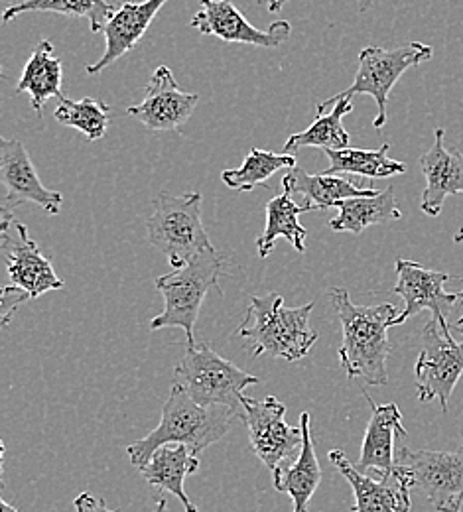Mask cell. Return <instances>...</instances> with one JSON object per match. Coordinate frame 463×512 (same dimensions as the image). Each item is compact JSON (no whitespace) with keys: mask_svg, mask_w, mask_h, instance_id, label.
Listing matches in <instances>:
<instances>
[{"mask_svg":"<svg viewBox=\"0 0 463 512\" xmlns=\"http://www.w3.org/2000/svg\"><path fill=\"white\" fill-rule=\"evenodd\" d=\"M223 258L215 249H207L182 268L156 278V288L164 296V312L150 321V329L180 327L186 331L188 345H194V329L203 300L211 288L219 290Z\"/></svg>","mask_w":463,"mask_h":512,"instance_id":"4","label":"cell"},{"mask_svg":"<svg viewBox=\"0 0 463 512\" xmlns=\"http://www.w3.org/2000/svg\"><path fill=\"white\" fill-rule=\"evenodd\" d=\"M154 512H166V499L160 495V499H156V509Z\"/></svg>","mask_w":463,"mask_h":512,"instance_id":"35","label":"cell"},{"mask_svg":"<svg viewBox=\"0 0 463 512\" xmlns=\"http://www.w3.org/2000/svg\"><path fill=\"white\" fill-rule=\"evenodd\" d=\"M243 408L251 448L270 471L298 455L302 448V428H292L286 422V406L278 398L266 396L265 400H255L245 394Z\"/></svg>","mask_w":463,"mask_h":512,"instance_id":"12","label":"cell"},{"mask_svg":"<svg viewBox=\"0 0 463 512\" xmlns=\"http://www.w3.org/2000/svg\"><path fill=\"white\" fill-rule=\"evenodd\" d=\"M168 0H142L134 2L127 0L119 6V10L113 14V18L103 28L105 34V54L99 62L87 65V73L95 75L105 71L107 67L127 56L134 46L144 38L148 32L152 20L158 16L162 6Z\"/></svg>","mask_w":463,"mask_h":512,"instance_id":"19","label":"cell"},{"mask_svg":"<svg viewBox=\"0 0 463 512\" xmlns=\"http://www.w3.org/2000/svg\"><path fill=\"white\" fill-rule=\"evenodd\" d=\"M454 512H462V511H454Z\"/></svg>","mask_w":463,"mask_h":512,"instance_id":"39","label":"cell"},{"mask_svg":"<svg viewBox=\"0 0 463 512\" xmlns=\"http://www.w3.org/2000/svg\"><path fill=\"white\" fill-rule=\"evenodd\" d=\"M363 396L371 406V420L365 430L357 469L365 475H387L397 467L395 440L397 436L406 438L408 432L402 426V414L395 402L377 404L367 392Z\"/></svg>","mask_w":463,"mask_h":512,"instance_id":"17","label":"cell"},{"mask_svg":"<svg viewBox=\"0 0 463 512\" xmlns=\"http://www.w3.org/2000/svg\"><path fill=\"white\" fill-rule=\"evenodd\" d=\"M462 294V302H463V292H460ZM454 329H458V331H462L463 333V316L458 320V323H454Z\"/></svg>","mask_w":463,"mask_h":512,"instance_id":"38","label":"cell"},{"mask_svg":"<svg viewBox=\"0 0 463 512\" xmlns=\"http://www.w3.org/2000/svg\"><path fill=\"white\" fill-rule=\"evenodd\" d=\"M284 2H286V0H268V10H270V12H278Z\"/></svg>","mask_w":463,"mask_h":512,"instance_id":"33","label":"cell"},{"mask_svg":"<svg viewBox=\"0 0 463 512\" xmlns=\"http://www.w3.org/2000/svg\"><path fill=\"white\" fill-rule=\"evenodd\" d=\"M121 4L119 0H22L16 6L4 8L2 22L8 24L24 12H56L69 18H87L95 34L103 32Z\"/></svg>","mask_w":463,"mask_h":512,"instance_id":"27","label":"cell"},{"mask_svg":"<svg viewBox=\"0 0 463 512\" xmlns=\"http://www.w3.org/2000/svg\"><path fill=\"white\" fill-rule=\"evenodd\" d=\"M0 215L2 253L12 284L26 290L32 300L46 292L62 290L64 280L56 274L50 258L42 253L38 243L32 241L26 225L16 221L8 209H2Z\"/></svg>","mask_w":463,"mask_h":512,"instance_id":"10","label":"cell"},{"mask_svg":"<svg viewBox=\"0 0 463 512\" xmlns=\"http://www.w3.org/2000/svg\"><path fill=\"white\" fill-rule=\"evenodd\" d=\"M357 2H359V6H361V8H359L361 12H367V10L375 4V0H357Z\"/></svg>","mask_w":463,"mask_h":512,"instance_id":"34","label":"cell"},{"mask_svg":"<svg viewBox=\"0 0 463 512\" xmlns=\"http://www.w3.org/2000/svg\"><path fill=\"white\" fill-rule=\"evenodd\" d=\"M198 469V455L192 449L182 444H166L156 449L150 461L138 471L152 487L160 491V495L172 493L176 499H180L186 512H198V507L184 491L186 479Z\"/></svg>","mask_w":463,"mask_h":512,"instance_id":"22","label":"cell"},{"mask_svg":"<svg viewBox=\"0 0 463 512\" xmlns=\"http://www.w3.org/2000/svg\"><path fill=\"white\" fill-rule=\"evenodd\" d=\"M199 95L184 93L168 65H160L146 87V97L127 109V115L154 132H174L184 127L196 107Z\"/></svg>","mask_w":463,"mask_h":512,"instance_id":"13","label":"cell"},{"mask_svg":"<svg viewBox=\"0 0 463 512\" xmlns=\"http://www.w3.org/2000/svg\"><path fill=\"white\" fill-rule=\"evenodd\" d=\"M0 182L6 190L2 209L14 211L22 203H36L48 215H58L62 209V193L44 188L20 140L0 138Z\"/></svg>","mask_w":463,"mask_h":512,"instance_id":"16","label":"cell"},{"mask_svg":"<svg viewBox=\"0 0 463 512\" xmlns=\"http://www.w3.org/2000/svg\"><path fill=\"white\" fill-rule=\"evenodd\" d=\"M75 511L77 512H121L119 509H109L105 505L103 499L91 495V493H81L77 499H75Z\"/></svg>","mask_w":463,"mask_h":512,"instance_id":"32","label":"cell"},{"mask_svg":"<svg viewBox=\"0 0 463 512\" xmlns=\"http://www.w3.org/2000/svg\"><path fill=\"white\" fill-rule=\"evenodd\" d=\"M395 270L398 280L393 292L404 300V308L398 314L395 325H402L404 321L428 310L446 333H452L454 325L448 323V316L454 306L462 302V294L446 292V284L454 276L426 268L406 258H398Z\"/></svg>","mask_w":463,"mask_h":512,"instance_id":"11","label":"cell"},{"mask_svg":"<svg viewBox=\"0 0 463 512\" xmlns=\"http://www.w3.org/2000/svg\"><path fill=\"white\" fill-rule=\"evenodd\" d=\"M62 83H64V65L62 60L54 56V44L50 40H40L30 60L22 69V77L16 85V93H28L32 109L42 115L48 99H62Z\"/></svg>","mask_w":463,"mask_h":512,"instance_id":"23","label":"cell"},{"mask_svg":"<svg viewBox=\"0 0 463 512\" xmlns=\"http://www.w3.org/2000/svg\"><path fill=\"white\" fill-rule=\"evenodd\" d=\"M391 146L383 144L379 150H361V148H343V150H326L328 168L326 174H351L363 176L369 180H385L400 176L406 172V164L393 160L389 156Z\"/></svg>","mask_w":463,"mask_h":512,"instance_id":"26","label":"cell"},{"mask_svg":"<svg viewBox=\"0 0 463 512\" xmlns=\"http://www.w3.org/2000/svg\"><path fill=\"white\" fill-rule=\"evenodd\" d=\"M454 243H456V245L463 243V229H460V231L454 235Z\"/></svg>","mask_w":463,"mask_h":512,"instance_id":"37","label":"cell"},{"mask_svg":"<svg viewBox=\"0 0 463 512\" xmlns=\"http://www.w3.org/2000/svg\"><path fill=\"white\" fill-rule=\"evenodd\" d=\"M235 418L233 412L221 406H201L180 386L172 384L170 396L162 406V420L142 440L127 448L134 467H144L154 451L166 444H182L199 455L203 449L219 442Z\"/></svg>","mask_w":463,"mask_h":512,"instance_id":"2","label":"cell"},{"mask_svg":"<svg viewBox=\"0 0 463 512\" xmlns=\"http://www.w3.org/2000/svg\"><path fill=\"white\" fill-rule=\"evenodd\" d=\"M30 300V294L18 286H6L2 290V325H8V321L12 318V314L18 310L20 304L28 302Z\"/></svg>","mask_w":463,"mask_h":512,"instance_id":"31","label":"cell"},{"mask_svg":"<svg viewBox=\"0 0 463 512\" xmlns=\"http://www.w3.org/2000/svg\"><path fill=\"white\" fill-rule=\"evenodd\" d=\"M462 375L463 341H456L432 318L422 331V351L414 369L420 402L440 400L442 410L448 412V402Z\"/></svg>","mask_w":463,"mask_h":512,"instance_id":"9","label":"cell"},{"mask_svg":"<svg viewBox=\"0 0 463 512\" xmlns=\"http://www.w3.org/2000/svg\"><path fill=\"white\" fill-rule=\"evenodd\" d=\"M300 428L302 448L294 459L280 463L272 471V481L276 491L290 495L294 503V512H308L310 499L322 481V467L316 455V442L312 438V420L308 412L300 416Z\"/></svg>","mask_w":463,"mask_h":512,"instance_id":"20","label":"cell"},{"mask_svg":"<svg viewBox=\"0 0 463 512\" xmlns=\"http://www.w3.org/2000/svg\"><path fill=\"white\" fill-rule=\"evenodd\" d=\"M201 406H221L243 418V396L259 377L223 359L209 345H188V351L174 371V383Z\"/></svg>","mask_w":463,"mask_h":512,"instance_id":"5","label":"cell"},{"mask_svg":"<svg viewBox=\"0 0 463 512\" xmlns=\"http://www.w3.org/2000/svg\"><path fill=\"white\" fill-rule=\"evenodd\" d=\"M201 195L162 192L154 197V213L146 219L148 243L182 268L207 249H213L201 221Z\"/></svg>","mask_w":463,"mask_h":512,"instance_id":"6","label":"cell"},{"mask_svg":"<svg viewBox=\"0 0 463 512\" xmlns=\"http://www.w3.org/2000/svg\"><path fill=\"white\" fill-rule=\"evenodd\" d=\"M444 128H436L432 148L420 158V168L426 178V188L420 199V209L438 217L444 201L450 195H463V154L458 148H448Z\"/></svg>","mask_w":463,"mask_h":512,"instance_id":"18","label":"cell"},{"mask_svg":"<svg viewBox=\"0 0 463 512\" xmlns=\"http://www.w3.org/2000/svg\"><path fill=\"white\" fill-rule=\"evenodd\" d=\"M190 26L223 42L259 48H278L292 34V26L286 20L270 24L268 30L255 28L231 0H199V10Z\"/></svg>","mask_w":463,"mask_h":512,"instance_id":"15","label":"cell"},{"mask_svg":"<svg viewBox=\"0 0 463 512\" xmlns=\"http://www.w3.org/2000/svg\"><path fill=\"white\" fill-rule=\"evenodd\" d=\"M265 233L257 239V251L261 258H268L274 251L276 239H286L294 251L306 253L308 231L300 225V215L306 213L300 203L288 192L274 195L265 207Z\"/></svg>","mask_w":463,"mask_h":512,"instance_id":"25","label":"cell"},{"mask_svg":"<svg viewBox=\"0 0 463 512\" xmlns=\"http://www.w3.org/2000/svg\"><path fill=\"white\" fill-rule=\"evenodd\" d=\"M282 190L292 197H300V205L306 213L328 211L341 201L351 197H373L379 190L359 188L351 180L331 176V174H308L300 166L288 170L282 178Z\"/></svg>","mask_w":463,"mask_h":512,"instance_id":"21","label":"cell"},{"mask_svg":"<svg viewBox=\"0 0 463 512\" xmlns=\"http://www.w3.org/2000/svg\"><path fill=\"white\" fill-rule=\"evenodd\" d=\"M0 512H20L18 509H14V507H10L6 501H0Z\"/></svg>","mask_w":463,"mask_h":512,"instance_id":"36","label":"cell"},{"mask_svg":"<svg viewBox=\"0 0 463 512\" xmlns=\"http://www.w3.org/2000/svg\"><path fill=\"white\" fill-rule=\"evenodd\" d=\"M397 467L422 491L438 512L462 511L463 505V434L462 448L456 451L434 449H397Z\"/></svg>","mask_w":463,"mask_h":512,"instance_id":"8","label":"cell"},{"mask_svg":"<svg viewBox=\"0 0 463 512\" xmlns=\"http://www.w3.org/2000/svg\"><path fill=\"white\" fill-rule=\"evenodd\" d=\"M296 166L298 162L292 154H276L263 148H253L239 168L225 170L221 174V182L235 192H253L259 186H266L276 172L292 170Z\"/></svg>","mask_w":463,"mask_h":512,"instance_id":"29","label":"cell"},{"mask_svg":"<svg viewBox=\"0 0 463 512\" xmlns=\"http://www.w3.org/2000/svg\"><path fill=\"white\" fill-rule=\"evenodd\" d=\"M330 300L343 331L339 363L345 375L363 379L369 386L389 384V329L397 323V306H357L343 288H331Z\"/></svg>","mask_w":463,"mask_h":512,"instance_id":"1","label":"cell"},{"mask_svg":"<svg viewBox=\"0 0 463 512\" xmlns=\"http://www.w3.org/2000/svg\"><path fill=\"white\" fill-rule=\"evenodd\" d=\"M54 117L60 125L83 132L87 136V140H91V142L101 140L111 125L109 105L103 101L91 99V97H83L79 101H71L67 97H62Z\"/></svg>","mask_w":463,"mask_h":512,"instance_id":"30","label":"cell"},{"mask_svg":"<svg viewBox=\"0 0 463 512\" xmlns=\"http://www.w3.org/2000/svg\"><path fill=\"white\" fill-rule=\"evenodd\" d=\"M314 308L316 302H308L300 308H286L284 298L278 292L253 296L237 335L255 345L253 359L268 355L288 363L300 361L318 341V333L310 327Z\"/></svg>","mask_w":463,"mask_h":512,"instance_id":"3","label":"cell"},{"mask_svg":"<svg viewBox=\"0 0 463 512\" xmlns=\"http://www.w3.org/2000/svg\"><path fill=\"white\" fill-rule=\"evenodd\" d=\"M351 111L353 99H339L328 115H318V119L306 130L292 134L284 144V154L294 156V152L300 148H322L324 152L349 148V134L343 127V119Z\"/></svg>","mask_w":463,"mask_h":512,"instance_id":"28","label":"cell"},{"mask_svg":"<svg viewBox=\"0 0 463 512\" xmlns=\"http://www.w3.org/2000/svg\"><path fill=\"white\" fill-rule=\"evenodd\" d=\"M328 459L353 489L355 505L351 512H410L412 509V481L400 467L387 475H365L341 449H331Z\"/></svg>","mask_w":463,"mask_h":512,"instance_id":"14","label":"cell"},{"mask_svg":"<svg viewBox=\"0 0 463 512\" xmlns=\"http://www.w3.org/2000/svg\"><path fill=\"white\" fill-rule=\"evenodd\" d=\"M434 48L422 42H410L393 50L369 46L359 54V67L351 87L333 95L318 105V115H324L339 99H353L355 95H371L379 107L373 127L383 128L387 125V103L398 79L416 65L430 62Z\"/></svg>","mask_w":463,"mask_h":512,"instance_id":"7","label":"cell"},{"mask_svg":"<svg viewBox=\"0 0 463 512\" xmlns=\"http://www.w3.org/2000/svg\"><path fill=\"white\" fill-rule=\"evenodd\" d=\"M339 213L330 221L333 233L361 235L371 225L395 223L402 213L398 209L395 186L373 195V197H351L335 207Z\"/></svg>","mask_w":463,"mask_h":512,"instance_id":"24","label":"cell"}]
</instances>
